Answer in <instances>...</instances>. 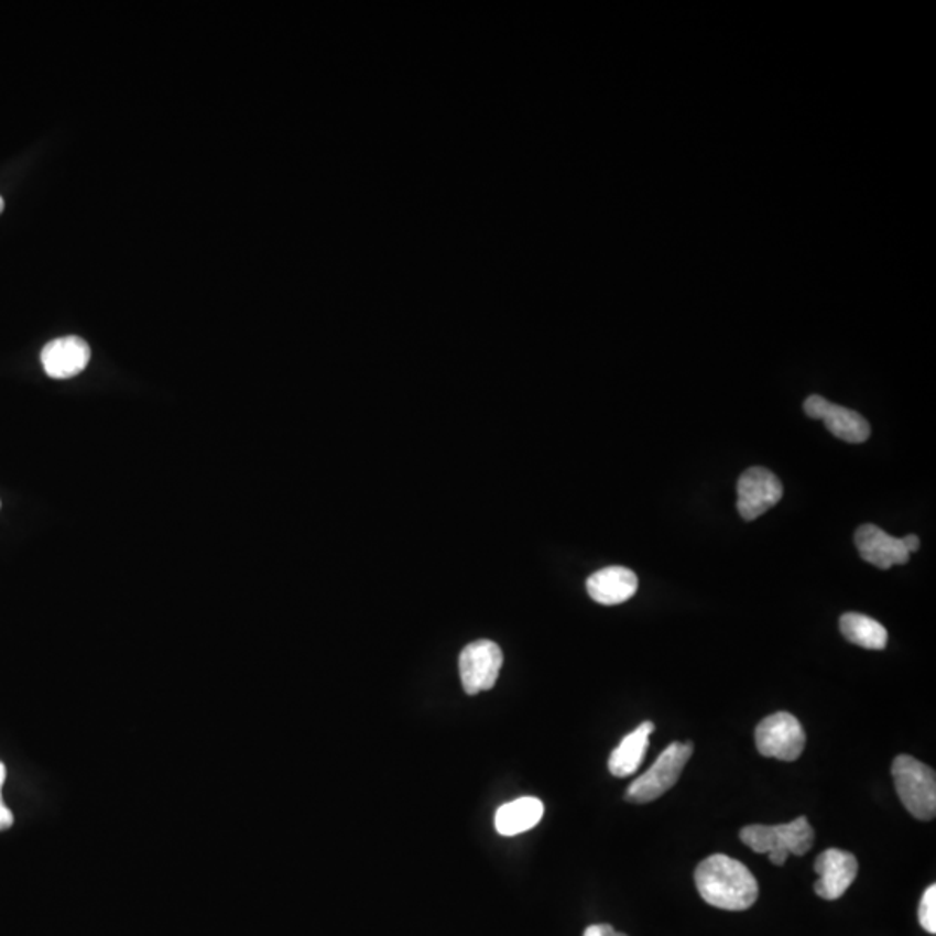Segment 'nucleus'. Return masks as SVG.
I'll list each match as a JSON object with an SVG mask.
<instances>
[{
	"label": "nucleus",
	"instance_id": "20e7f679",
	"mask_svg": "<svg viewBox=\"0 0 936 936\" xmlns=\"http://www.w3.org/2000/svg\"><path fill=\"white\" fill-rule=\"evenodd\" d=\"M694 754L693 742H673L664 749L654 765L640 775L636 781L631 782L627 791V799L631 803H651L661 798L675 786L685 765Z\"/></svg>",
	"mask_w": 936,
	"mask_h": 936
},
{
	"label": "nucleus",
	"instance_id": "9b49d317",
	"mask_svg": "<svg viewBox=\"0 0 936 936\" xmlns=\"http://www.w3.org/2000/svg\"><path fill=\"white\" fill-rule=\"evenodd\" d=\"M860 557L880 569L907 564L908 552L900 537L890 536L874 524L860 525L856 533Z\"/></svg>",
	"mask_w": 936,
	"mask_h": 936
},
{
	"label": "nucleus",
	"instance_id": "4be33fe9",
	"mask_svg": "<svg viewBox=\"0 0 936 936\" xmlns=\"http://www.w3.org/2000/svg\"><path fill=\"white\" fill-rule=\"evenodd\" d=\"M0 805H2V798H0Z\"/></svg>",
	"mask_w": 936,
	"mask_h": 936
},
{
	"label": "nucleus",
	"instance_id": "f3484780",
	"mask_svg": "<svg viewBox=\"0 0 936 936\" xmlns=\"http://www.w3.org/2000/svg\"><path fill=\"white\" fill-rule=\"evenodd\" d=\"M583 936H628V935H624V933L616 932V929L612 928V926H609V924H594V926H590V928H587V932H585V935H583Z\"/></svg>",
	"mask_w": 936,
	"mask_h": 936
},
{
	"label": "nucleus",
	"instance_id": "f03ea898",
	"mask_svg": "<svg viewBox=\"0 0 936 936\" xmlns=\"http://www.w3.org/2000/svg\"><path fill=\"white\" fill-rule=\"evenodd\" d=\"M741 841L757 853H769L770 862L784 866L790 856H805L814 847L815 830L808 818L779 826H748L741 830Z\"/></svg>",
	"mask_w": 936,
	"mask_h": 936
},
{
	"label": "nucleus",
	"instance_id": "39448f33",
	"mask_svg": "<svg viewBox=\"0 0 936 936\" xmlns=\"http://www.w3.org/2000/svg\"><path fill=\"white\" fill-rule=\"evenodd\" d=\"M757 748L762 757L775 758L781 762H794L802 757L806 733L798 718L791 712L770 715L757 727Z\"/></svg>",
	"mask_w": 936,
	"mask_h": 936
},
{
	"label": "nucleus",
	"instance_id": "9d476101",
	"mask_svg": "<svg viewBox=\"0 0 936 936\" xmlns=\"http://www.w3.org/2000/svg\"><path fill=\"white\" fill-rule=\"evenodd\" d=\"M41 361L51 379H72L89 364L90 347L80 337L56 338L42 349Z\"/></svg>",
	"mask_w": 936,
	"mask_h": 936
},
{
	"label": "nucleus",
	"instance_id": "7ed1b4c3",
	"mask_svg": "<svg viewBox=\"0 0 936 936\" xmlns=\"http://www.w3.org/2000/svg\"><path fill=\"white\" fill-rule=\"evenodd\" d=\"M892 774L899 798L908 814L919 820H933L936 814L935 770L916 758L900 754L893 762Z\"/></svg>",
	"mask_w": 936,
	"mask_h": 936
},
{
	"label": "nucleus",
	"instance_id": "f257e3e1",
	"mask_svg": "<svg viewBox=\"0 0 936 936\" xmlns=\"http://www.w3.org/2000/svg\"><path fill=\"white\" fill-rule=\"evenodd\" d=\"M697 890L706 904L723 911H748L758 900L757 878L739 860L711 856L697 866Z\"/></svg>",
	"mask_w": 936,
	"mask_h": 936
},
{
	"label": "nucleus",
	"instance_id": "dca6fc26",
	"mask_svg": "<svg viewBox=\"0 0 936 936\" xmlns=\"http://www.w3.org/2000/svg\"><path fill=\"white\" fill-rule=\"evenodd\" d=\"M919 923L923 926L924 932L932 933L935 935L936 933V886L932 884V886L924 892L923 899H921L919 905Z\"/></svg>",
	"mask_w": 936,
	"mask_h": 936
},
{
	"label": "nucleus",
	"instance_id": "6ab92c4d",
	"mask_svg": "<svg viewBox=\"0 0 936 936\" xmlns=\"http://www.w3.org/2000/svg\"><path fill=\"white\" fill-rule=\"evenodd\" d=\"M902 542H904L905 549H907L908 555L914 554L919 549V537L916 534H908V536L902 537Z\"/></svg>",
	"mask_w": 936,
	"mask_h": 936
},
{
	"label": "nucleus",
	"instance_id": "0eeeda50",
	"mask_svg": "<svg viewBox=\"0 0 936 936\" xmlns=\"http://www.w3.org/2000/svg\"><path fill=\"white\" fill-rule=\"evenodd\" d=\"M503 664V652L491 640H477L460 654V676L468 696L493 688Z\"/></svg>",
	"mask_w": 936,
	"mask_h": 936
},
{
	"label": "nucleus",
	"instance_id": "412c9836",
	"mask_svg": "<svg viewBox=\"0 0 936 936\" xmlns=\"http://www.w3.org/2000/svg\"><path fill=\"white\" fill-rule=\"evenodd\" d=\"M4 210V200H2V196H0V213Z\"/></svg>",
	"mask_w": 936,
	"mask_h": 936
},
{
	"label": "nucleus",
	"instance_id": "1a4fd4ad",
	"mask_svg": "<svg viewBox=\"0 0 936 936\" xmlns=\"http://www.w3.org/2000/svg\"><path fill=\"white\" fill-rule=\"evenodd\" d=\"M815 872L818 874L815 893L824 900H838L856 881L859 862L850 851L829 848L815 860Z\"/></svg>",
	"mask_w": 936,
	"mask_h": 936
},
{
	"label": "nucleus",
	"instance_id": "6e6552de",
	"mask_svg": "<svg viewBox=\"0 0 936 936\" xmlns=\"http://www.w3.org/2000/svg\"><path fill=\"white\" fill-rule=\"evenodd\" d=\"M803 407L806 415L810 418L823 420L827 431L845 443H866L871 436V425L868 420L853 410L829 403L823 395H810Z\"/></svg>",
	"mask_w": 936,
	"mask_h": 936
},
{
	"label": "nucleus",
	"instance_id": "a211bd4d",
	"mask_svg": "<svg viewBox=\"0 0 936 936\" xmlns=\"http://www.w3.org/2000/svg\"><path fill=\"white\" fill-rule=\"evenodd\" d=\"M13 812L9 810L8 806L2 803L0 805V830L8 829V827L13 826Z\"/></svg>",
	"mask_w": 936,
	"mask_h": 936
},
{
	"label": "nucleus",
	"instance_id": "ddd939ff",
	"mask_svg": "<svg viewBox=\"0 0 936 936\" xmlns=\"http://www.w3.org/2000/svg\"><path fill=\"white\" fill-rule=\"evenodd\" d=\"M652 721H643L633 732L628 733L609 758V770L614 777H630L642 765L647 753L649 737L654 732Z\"/></svg>",
	"mask_w": 936,
	"mask_h": 936
},
{
	"label": "nucleus",
	"instance_id": "4468645a",
	"mask_svg": "<svg viewBox=\"0 0 936 936\" xmlns=\"http://www.w3.org/2000/svg\"><path fill=\"white\" fill-rule=\"evenodd\" d=\"M543 814H545L543 803L537 798L525 796L500 806L494 815V827L501 836L522 835L542 823Z\"/></svg>",
	"mask_w": 936,
	"mask_h": 936
},
{
	"label": "nucleus",
	"instance_id": "f8f14e48",
	"mask_svg": "<svg viewBox=\"0 0 936 936\" xmlns=\"http://www.w3.org/2000/svg\"><path fill=\"white\" fill-rule=\"evenodd\" d=\"M588 595L602 606L627 602L639 590V578L628 567L612 566L600 569L587 581Z\"/></svg>",
	"mask_w": 936,
	"mask_h": 936
},
{
	"label": "nucleus",
	"instance_id": "aec40b11",
	"mask_svg": "<svg viewBox=\"0 0 936 936\" xmlns=\"http://www.w3.org/2000/svg\"><path fill=\"white\" fill-rule=\"evenodd\" d=\"M6 781V766L0 763V787L4 784Z\"/></svg>",
	"mask_w": 936,
	"mask_h": 936
},
{
	"label": "nucleus",
	"instance_id": "2eb2a0df",
	"mask_svg": "<svg viewBox=\"0 0 936 936\" xmlns=\"http://www.w3.org/2000/svg\"><path fill=\"white\" fill-rule=\"evenodd\" d=\"M839 628H841L842 636L859 647L869 649V651H883L886 647V628L869 616L859 614V612L842 614Z\"/></svg>",
	"mask_w": 936,
	"mask_h": 936
},
{
	"label": "nucleus",
	"instance_id": "423d86ee",
	"mask_svg": "<svg viewBox=\"0 0 936 936\" xmlns=\"http://www.w3.org/2000/svg\"><path fill=\"white\" fill-rule=\"evenodd\" d=\"M784 494L781 479L765 467H751L737 482V509L744 521H754L772 507L777 505Z\"/></svg>",
	"mask_w": 936,
	"mask_h": 936
}]
</instances>
